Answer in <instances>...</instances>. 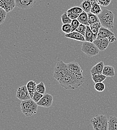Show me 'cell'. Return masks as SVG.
I'll return each mask as SVG.
<instances>
[{"instance_id": "cell-29", "label": "cell", "mask_w": 117, "mask_h": 130, "mask_svg": "<svg viewBox=\"0 0 117 130\" xmlns=\"http://www.w3.org/2000/svg\"><path fill=\"white\" fill-rule=\"evenodd\" d=\"M95 89L98 92H103L105 89V85L103 82H98L95 83Z\"/></svg>"}, {"instance_id": "cell-25", "label": "cell", "mask_w": 117, "mask_h": 130, "mask_svg": "<svg viewBox=\"0 0 117 130\" xmlns=\"http://www.w3.org/2000/svg\"><path fill=\"white\" fill-rule=\"evenodd\" d=\"M107 77L103 74H96L94 75H92V78L93 81L95 83L98 82H103L104 80H106Z\"/></svg>"}, {"instance_id": "cell-12", "label": "cell", "mask_w": 117, "mask_h": 130, "mask_svg": "<svg viewBox=\"0 0 117 130\" xmlns=\"http://www.w3.org/2000/svg\"><path fill=\"white\" fill-rule=\"evenodd\" d=\"M69 72L76 74H82L83 70L79 65V64L75 62H70L67 64Z\"/></svg>"}, {"instance_id": "cell-19", "label": "cell", "mask_w": 117, "mask_h": 130, "mask_svg": "<svg viewBox=\"0 0 117 130\" xmlns=\"http://www.w3.org/2000/svg\"><path fill=\"white\" fill-rule=\"evenodd\" d=\"M108 130H117V118L111 116L108 119Z\"/></svg>"}, {"instance_id": "cell-32", "label": "cell", "mask_w": 117, "mask_h": 130, "mask_svg": "<svg viewBox=\"0 0 117 130\" xmlns=\"http://www.w3.org/2000/svg\"><path fill=\"white\" fill-rule=\"evenodd\" d=\"M62 30L65 34H69L72 32V27L71 24H63Z\"/></svg>"}, {"instance_id": "cell-10", "label": "cell", "mask_w": 117, "mask_h": 130, "mask_svg": "<svg viewBox=\"0 0 117 130\" xmlns=\"http://www.w3.org/2000/svg\"><path fill=\"white\" fill-rule=\"evenodd\" d=\"M93 43L96 45L101 51H104L108 47L110 42L108 38H97L93 41Z\"/></svg>"}, {"instance_id": "cell-26", "label": "cell", "mask_w": 117, "mask_h": 130, "mask_svg": "<svg viewBox=\"0 0 117 130\" xmlns=\"http://www.w3.org/2000/svg\"><path fill=\"white\" fill-rule=\"evenodd\" d=\"M8 7V13L12 11L16 6L15 0H3Z\"/></svg>"}, {"instance_id": "cell-31", "label": "cell", "mask_w": 117, "mask_h": 130, "mask_svg": "<svg viewBox=\"0 0 117 130\" xmlns=\"http://www.w3.org/2000/svg\"><path fill=\"white\" fill-rule=\"evenodd\" d=\"M7 12L3 8H0V25L2 24L7 16Z\"/></svg>"}, {"instance_id": "cell-17", "label": "cell", "mask_w": 117, "mask_h": 130, "mask_svg": "<svg viewBox=\"0 0 117 130\" xmlns=\"http://www.w3.org/2000/svg\"><path fill=\"white\" fill-rule=\"evenodd\" d=\"M102 10L101 9V6L98 3V2H97L96 0H93L90 12L96 15H98L102 12Z\"/></svg>"}, {"instance_id": "cell-18", "label": "cell", "mask_w": 117, "mask_h": 130, "mask_svg": "<svg viewBox=\"0 0 117 130\" xmlns=\"http://www.w3.org/2000/svg\"><path fill=\"white\" fill-rule=\"evenodd\" d=\"M26 86H27V89L28 90L29 93L30 95V97L32 98L33 97L35 93L37 91V90H36L37 84L35 82L31 80L27 83Z\"/></svg>"}, {"instance_id": "cell-8", "label": "cell", "mask_w": 117, "mask_h": 130, "mask_svg": "<svg viewBox=\"0 0 117 130\" xmlns=\"http://www.w3.org/2000/svg\"><path fill=\"white\" fill-rule=\"evenodd\" d=\"M16 97L21 101L31 99L26 86H22L18 89Z\"/></svg>"}, {"instance_id": "cell-16", "label": "cell", "mask_w": 117, "mask_h": 130, "mask_svg": "<svg viewBox=\"0 0 117 130\" xmlns=\"http://www.w3.org/2000/svg\"><path fill=\"white\" fill-rule=\"evenodd\" d=\"M102 74L106 77L113 78L115 76L114 68L111 66H105Z\"/></svg>"}, {"instance_id": "cell-13", "label": "cell", "mask_w": 117, "mask_h": 130, "mask_svg": "<svg viewBox=\"0 0 117 130\" xmlns=\"http://www.w3.org/2000/svg\"><path fill=\"white\" fill-rule=\"evenodd\" d=\"M65 36L68 39H71L78 41L84 42L86 41L84 36L81 34L76 32V31L72 32L69 34H66Z\"/></svg>"}, {"instance_id": "cell-5", "label": "cell", "mask_w": 117, "mask_h": 130, "mask_svg": "<svg viewBox=\"0 0 117 130\" xmlns=\"http://www.w3.org/2000/svg\"><path fill=\"white\" fill-rule=\"evenodd\" d=\"M69 70L67 64H66L62 61H60L57 62L54 68L53 77L58 82L62 79L67 73Z\"/></svg>"}, {"instance_id": "cell-9", "label": "cell", "mask_w": 117, "mask_h": 130, "mask_svg": "<svg viewBox=\"0 0 117 130\" xmlns=\"http://www.w3.org/2000/svg\"><path fill=\"white\" fill-rule=\"evenodd\" d=\"M17 7L23 10L31 8L36 3V0H15Z\"/></svg>"}, {"instance_id": "cell-2", "label": "cell", "mask_w": 117, "mask_h": 130, "mask_svg": "<svg viewBox=\"0 0 117 130\" xmlns=\"http://www.w3.org/2000/svg\"><path fill=\"white\" fill-rule=\"evenodd\" d=\"M102 26L109 29H112L114 27V14L108 10L104 9L98 15Z\"/></svg>"}, {"instance_id": "cell-22", "label": "cell", "mask_w": 117, "mask_h": 130, "mask_svg": "<svg viewBox=\"0 0 117 130\" xmlns=\"http://www.w3.org/2000/svg\"><path fill=\"white\" fill-rule=\"evenodd\" d=\"M85 38L86 40L85 41L93 42L94 40L93 34L89 26H87V29L85 35Z\"/></svg>"}, {"instance_id": "cell-1", "label": "cell", "mask_w": 117, "mask_h": 130, "mask_svg": "<svg viewBox=\"0 0 117 130\" xmlns=\"http://www.w3.org/2000/svg\"><path fill=\"white\" fill-rule=\"evenodd\" d=\"M85 81L82 74H76L68 72L67 74L58 82L60 85L67 90H75L82 86Z\"/></svg>"}, {"instance_id": "cell-7", "label": "cell", "mask_w": 117, "mask_h": 130, "mask_svg": "<svg viewBox=\"0 0 117 130\" xmlns=\"http://www.w3.org/2000/svg\"><path fill=\"white\" fill-rule=\"evenodd\" d=\"M53 102V97L50 94H45L41 100L37 103L39 106L49 108L52 106Z\"/></svg>"}, {"instance_id": "cell-28", "label": "cell", "mask_w": 117, "mask_h": 130, "mask_svg": "<svg viewBox=\"0 0 117 130\" xmlns=\"http://www.w3.org/2000/svg\"><path fill=\"white\" fill-rule=\"evenodd\" d=\"M63 24H71L72 20L67 15V12L64 13L61 17Z\"/></svg>"}, {"instance_id": "cell-3", "label": "cell", "mask_w": 117, "mask_h": 130, "mask_svg": "<svg viewBox=\"0 0 117 130\" xmlns=\"http://www.w3.org/2000/svg\"><path fill=\"white\" fill-rule=\"evenodd\" d=\"M38 105L32 99L22 101L21 109L22 113L26 117H31L36 114L38 110Z\"/></svg>"}, {"instance_id": "cell-21", "label": "cell", "mask_w": 117, "mask_h": 130, "mask_svg": "<svg viewBox=\"0 0 117 130\" xmlns=\"http://www.w3.org/2000/svg\"><path fill=\"white\" fill-rule=\"evenodd\" d=\"M93 34V35H94V40H96L97 38V35H98V32L99 31V30L101 28V27L102 26L100 22H97V23H96L92 25H90L89 26Z\"/></svg>"}, {"instance_id": "cell-6", "label": "cell", "mask_w": 117, "mask_h": 130, "mask_svg": "<svg viewBox=\"0 0 117 130\" xmlns=\"http://www.w3.org/2000/svg\"><path fill=\"white\" fill-rule=\"evenodd\" d=\"M81 51L89 57L97 55L100 52V50L93 42L87 41L83 42L81 47Z\"/></svg>"}, {"instance_id": "cell-4", "label": "cell", "mask_w": 117, "mask_h": 130, "mask_svg": "<svg viewBox=\"0 0 117 130\" xmlns=\"http://www.w3.org/2000/svg\"><path fill=\"white\" fill-rule=\"evenodd\" d=\"M91 124L95 130H108V119L105 115L100 114L92 118Z\"/></svg>"}, {"instance_id": "cell-24", "label": "cell", "mask_w": 117, "mask_h": 130, "mask_svg": "<svg viewBox=\"0 0 117 130\" xmlns=\"http://www.w3.org/2000/svg\"><path fill=\"white\" fill-rule=\"evenodd\" d=\"M88 23L89 26L92 25L96 23L100 22L98 15L94 14L91 12H89L88 13Z\"/></svg>"}, {"instance_id": "cell-30", "label": "cell", "mask_w": 117, "mask_h": 130, "mask_svg": "<svg viewBox=\"0 0 117 130\" xmlns=\"http://www.w3.org/2000/svg\"><path fill=\"white\" fill-rule=\"evenodd\" d=\"M86 29H87V26L86 25H84V24H80L79 26L77 28V29L75 31L76 32H77L81 34L82 35H83L84 37H85V33H86Z\"/></svg>"}, {"instance_id": "cell-15", "label": "cell", "mask_w": 117, "mask_h": 130, "mask_svg": "<svg viewBox=\"0 0 117 130\" xmlns=\"http://www.w3.org/2000/svg\"><path fill=\"white\" fill-rule=\"evenodd\" d=\"M104 67L105 65L104 64V62L102 61L95 65L91 70L90 72L91 75L102 74Z\"/></svg>"}, {"instance_id": "cell-11", "label": "cell", "mask_w": 117, "mask_h": 130, "mask_svg": "<svg viewBox=\"0 0 117 130\" xmlns=\"http://www.w3.org/2000/svg\"><path fill=\"white\" fill-rule=\"evenodd\" d=\"M83 11V10L80 7H74L67 11V15L71 19L73 20L77 19Z\"/></svg>"}, {"instance_id": "cell-20", "label": "cell", "mask_w": 117, "mask_h": 130, "mask_svg": "<svg viewBox=\"0 0 117 130\" xmlns=\"http://www.w3.org/2000/svg\"><path fill=\"white\" fill-rule=\"evenodd\" d=\"M93 0H83L80 5V7L87 13L90 12Z\"/></svg>"}, {"instance_id": "cell-33", "label": "cell", "mask_w": 117, "mask_h": 130, "mask_svg": "<svg viewBox=\"0 0 117 130\" xmlns=\"http://www.w3.org/2000/svg\"><path fill=\"white\" fill-rule=\"evenodd\" d=\"M80 25V23L79 22V21L77 19H74L72 21V23H71V25L72 27V32L75 31L77 28Z\"/></svg>"}, {"instance_id": "cell-36", "label": "cell", "mask_w": 117, "mask_h": 130, "mask_svg": "<svg viewBox=\"0 0 117 130\" xmlns=\"http://www.w3.org/2000/svg\"><path fill=\"white\" fill-rule=\"evenodd\" d=\"M108 38V40L110 42V43H113L114 42H115L117 40L115 35H111V36H110Z\"/></svg>"}, {"instance_id": "cell-35", "label": "cell", "mask_w": 117, "mask_h": 130, "mask_svg": "<svg viewBox=\"0 0 117 130\" xmlns=\"http://www.w3.org/2000/svg\"><path fill=\"white\" fill-rule=\"evenodd\" d=\"M111 2V0H98V3L103 7L108 6Z\"/></svg>"}, {"instance_id": "cell-34", "label": "cell", "mask_w": 117, "mask_h": 130, "mask_svg": "<svg viewBox=\"0 0 117 130\" xmlns=\"http://www.w3.org/2000/svg\"><path fill=\"white\" fill-rule=\"evenodd\" d=\"M43 95H43V94L39 93L38 92L36 91L35 93V94H34L33 97L31 99L33 100L34 102H35L36 103H37L41 100V99L43 96Z\"/></svg>"}, {"instance_id": "cell-23", "label": "cell", "mask_w": 117, "mask_h": 130, "mask_svg": "<svg viewBox=\"0 0 117 130\" xmlns=\"http://www.w3.org/2000/svg\"><path fill=\"white\" fill-rule=\"evenodd\" d=\"M80 24H84L86 26H89L88 23V13L83 11L77 19Z\"/></svg>"}, {"instance_id": "cell-14", "label": "cell", "mask_w": 117, "mask_h": 130, "mask_svg": "<svg viewBox=\"0 0 117 130\" xmlns=\"http://www.w3.org/2000/svg\"><path fill=\"white\" fill-rule=\"evenodd\" d=\"M114 35V32H112L110 29L105 28L103 26L101 27L97 35V38H108L111 35Z\"/></svg>"}, {"instance_id": "cell-27", "label": "cell", "mask_w": 117, "mask_h": 130, "mask_svg": "<svg viewBox=\"0 0 117 130\" xmlns=\"http://www.w3.org/2000/svg\"><path fill=\"white\" fill-rule=\"evenodd\" d=\"M36 90L39 93L44 95L46 93V87L44 83L43 82H40L38 84H37Z\"/></svg>"}]
</instances>
